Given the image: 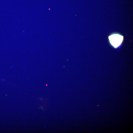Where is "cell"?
<instances>
[{"label":"cell","mask_w":133,"mask_h":133,"mask_svg":"<svg viewBox=\"0 0 133 133\" xmlns=\"http://www.w3.org/2000/svg\"><path fill=\"white\" fill-rule=\"evenodd\" d=\"M108 38L110 45L115 49L119 48L124 40L123 36L117 33H112L108 36Z\"/></svg>","instance_id":"obj_1"}]
</instances>
